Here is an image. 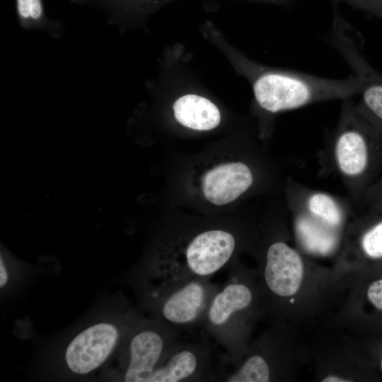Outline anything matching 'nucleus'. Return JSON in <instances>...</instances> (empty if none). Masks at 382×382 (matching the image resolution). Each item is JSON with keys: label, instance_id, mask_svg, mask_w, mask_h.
I'll return each instance as SVG.
<instances>
[{"label": "nucleus", "instance_id": "nucleus-11", "mask_svg": "<svg viewBox=\"0 0 382 382\" xmlns=\"http://www.w3.org/2000/svg\"><path fill=\"white\" fill-rule=\"evenodd\" d=\"M169 0H71L76 4L100 8L110 23L122 28L149 16Z\"/></svg>", "mask_w": 382, "mask_h": 382}, {"label": "nucleus", "instance_id": "nucleus-20", "mask_svg": "<svg viewBox=\"0 0 382 382\" xmlns=\"http://www.w3.org/2000/svg\"><path fill=\"white\" fill-rule=\"evenodd\" d=\"M367 296L377 309L382 311V279L374 282L369 286Z\"/></svg>", "mask_w": 382, "mask_h": 382}, {"label": "nucleus", "instance_id": "nucleus-8", "mask_svg": "<svg viewBox=\"0 0 382 382\" xmlns=\"http://www.w3.org/2000/svg\"><path fill=\"white\" fill-rule=\"evenodd\" d=\"M205 336L196 342L178 341L156 368L148 382L216 381L213 349Z\"/></svg>", "mask_w": 382, "mask_h": 382}, {"label": "nucleus", "instance_id": "nucleus-24", "mask_svg": "<svg viewBox=\"0 0 382 382\" xmlns=\"http://www.w3.org/2000/svg\"><path fill=\"white\" fill-rule=\"evenodd\" d=\"M381 369L382 371V359H381Z\"/></svg>", "mask_w": 382, "mask_h": 382}, {"label": "nucleus", "instance_id": "nucleus-19", "mask_svg": "<svg viewBox=\"0 0 382 382\" xmlns=\"http://www.w3.org/2000/svg\"><path fill=\"white\" fill-rule=\"evenodd\" d=\"M365 193L369 209H382V175Z\"/></svg>", "mask_w": 382, "mask_h": 382}, {"label": "nucleus", "instance_id": "nucleus-14", "mask_svg": "<svg viewBox=\"0 0 382 382\" xmlns=\"http://www.w3.org/2000/svg\"><path fill=\"white\" fill-rule=\"evenodd\" d=\"M296 231L304 247L317 253H329L335 245L332 228L317 221L307 214H301L296 219Z\"/></svg>", "mask_w": 382, "mask_h": 382}, {"label": "nucleus", "instance_id": "nucleus-13", "mask_svg": "<svg viewBox=\"0 0 382 382\" xmlns=\"http://www.w3.org/2000/svg\"><path fill=\"white\" fill-rule=\"evenodd\" d=\"M16 8L21 28L45 31L54 38L62 35V23L47 16L43 0H16Z\"/></svg>", "mask_w": 382, "mask_h": 382}, {"label": "nucleus", "instance_id": "nucleus-15", "mask_svg": "<svg viewBox=\"0 0 382 382\" xmlns=\"http://www.w3.org/2000/svg\"><path fill=\"white\" fill-rule=\"evenodd\" d=\"M306 214L331 228L339 227L343 222L344 209L331 195L313 192L307 195L305 202Z\"/></svg>", "mask_w": 382, "mask_h": 382}, {"label": "nucleus", "instance_id": "nucleus-4", "mask_svg": "<svg viewBox=\"0 0 382 382\" xmlns=\"http://www.w3.org/2000/svg\"><path fill=\"white\" fill-rule=\"evenodd\" d=\"M255 303V293L244 280L242 271L233 268L208 307L204 331L224 347L219 361L233 362L245 351L248 318Z\"/></svg>", "mask_w": 382, "mask_h": 382}, {"label": "nucleus", "instance_id": "nucleus-22", "mask_svg": "<svg viewBox=\"0 0 382 382\" xmlns=\"http://www.w3.org/2000/svg\"><path fill=\"white\" fill-rule=\"evenodd\" d=\"M8 279V271L3 261L2 256H1V261H0V287L1 288H3L7 284Z\"/></svg>", "mask_w": 382, "mask_h": 382}, {"label": "nucleus", "instance_id": "nucleus-10", "mask_svg": "<svg viewBox=\"0 0 382 382\" xmlns=\"http://www.w3.org/2000/svg\"><path fill=\"white\" fill-rule=\"evenodd\" d=\"M253 181V174L245 163H224L209 170L203 176L202 192L212 204L224 205L244 193Z\"/></svg>", "mask_w": 382, "mask_h": 382}, {"label": "nucleus", "instance_id": "nucleus-2", "mask_svg": "<svg viewBox=\"0 0 382 382\" xmlns=\"http://www.w3.org/2000/svg\"><path fill=\"white\" fill-rule=\"evenodd\" d=\"M332 146L340 174L366 192L382 163V132L352 98L342 100Z\"/></svg>", "mask_w": 382, "mask_h": 382}, {"label": "nucleus", "instance_id": "nucleus-3", "mask_svg": "<svg viewBox=\"0 0 382 382\" xmlns=\"http://www.w3.org/2000/svg\"><path fill=\"white\" fill-rule=\"evenodd\" d=\"M142 303L156 318L180 331L202 327L209 303L220 288L210 279L140 282Z\"/></svg>", "mask_w": 382, "mask_h": 382}, {"label": "nucleus", "instance_id": "nucleus-6", "mask_svg": "<svg viewBox=\"0 0 382 382\" xmlns=\"http://www.w3.org/2000/svg\"><path fill=\"white\" fill-rule=\"evenodd\" d=\"M180 332L156 318H139L120 347V380L148 382L156 368L179 341Z\"/></svg>", "mask_w": 382, "mask_h": 382}, {"label": "nucleus", "instance_id": "nucleus-17", "mask_svg": "<svg viewBox=\"0 0 382 382\" xmlns=\"http://www.w3.org/2000/svg\"><path fill=\"white\" fill-rule=\"evenodd\" d=\"M369 226L360 238L364 255L372 260L382 259V209H369Z\"/></svg>", "mask_w": 382, "mask_h": 382}, {"label": "nucleus", "instance_id": "nucleus-9", "mask_svg": "<svg viewBox=\"0 0 382 382\" xmlns=\"http://www.w3.org/2000/svg\"><path fill=\"white\" fill-rule=\"evenodd\" d=\"M303 277V264L299 254L285 243L277 241L267 248L263 277L268 290L279 297L295 294Z\"/></svg>", "mask_w": 382, "mask_h": 382}, {"label": "nucleus", "instance_id": "nucleus-7", "mask_svg": "<svg viewBox=\"0 0 382 382\" xmlns=\"http://www.w3.org/2000/svg\"><path fill=\"white\" fill-rule=\"evenodd\" d=\"M139 318L128 313L120 321L98 322L80 331L65 349L64 360L67 369L83 376L101 367L121 347Z\"/></svg>", "mask_w": 382, "mask_h": 382}, {"label": "nucleus", "instance_id": "nucleus-21", "mask_svg": "<svg viewBox=\"0 0 382 382\" xmlns=\"http://www.w3.org/2000/svg\"><path fill=\"white\" fill-rule=\"evenodd\" d=\"M248 1L270 4H273V5L283 6V7H290L294 5L296 0H248Z\"/></svg>", "mask_w": 382, "mask_h": 382}, {"label": "nucleus", "instance_id": "nucleus-23", "mask_svg": "<svg viewBox=\"0 0 382 382\" xmlns=\"http://www.w3.org/2000/svg\"><path fill=\"white\" fill-rule=\"evenodd\" d=\"M323 382H347V381H351V380L346 379L345 378H342L340 376H329L328 377H325L323 380Z\"/></svg>", "mask_w": 382, "mask_h": 382}, {"label": "nucleus", "instance_id": "nucleus-1", "mask_svg": "<svg viewBox=\"0 0 382 382\" xmlns=\"http://www.w3.org/2000/svg\"><path fill=\"white\" fill-rule=\"evenodd\" d=\"M245 65L256 103L272 114L318 102L352 98L359 95L367 79V76L354 74L345 79H330L253 63Z\"/></svg>", "mask_w": 382, "mask_h": 382}, {"label": "nucleus", "instance_id": "nucleus-12", "mask_svg": "<svg viewBox=\"0 0 382 382\" xmlns=\"http://www.w3.org/2000/svg\"><path fill=\"white\" fill-rule=\"evenodd\" d=\"M174 117L182 125L198 131L216 128L220 123L218 108L209 99L195 94H186L173 104Z\"/></svg>", "mask_w": 382, "mask_h": 382}, {"label": "nucleus", "instance_id": "nucleus-16", "mask_svg": "<svg viewBox=\"0 0 382 382\" xmlns=\"http://www.w3.org/2000/svg\"><path fill=\"white\" fill-rule=\"evenodd\" d=\"M359 95L358 108L382 132V74L375 70L368 75Z\"/></svg>", "mask_w": 382, "mask_h": 382}, {"label": "nucleus", "instance_id": "nucleus-18", "mask_svg": "<svg viewBox=\"0 0 382 382\" xmlns=\"http://www.w3.org/2000/svg\"><path fill=\"white\" fill-rule=\"evenodd\" d=\"M344 3L355 9L369 13L382 21V0H331Z\"/></svg>", "mask_w": 382, "mask_h": 382}, {"label": "nucleus", "instance_id": "nucleus-5", "mask_svg": "<svg viewBox=\"0 0 382 382\" xmlns=\"http://www.w3.org/2000/svg\"><path fill=\"white\" fill-rule=\"evenodd\" d=\"M237 241L230 231L213 228L190 238L183 250L157 260L156 274L163 280L211 279L231 262Z\"/></svg>", "mask_w": 382, "mask_h": 382}]
</instances>
